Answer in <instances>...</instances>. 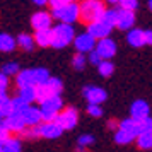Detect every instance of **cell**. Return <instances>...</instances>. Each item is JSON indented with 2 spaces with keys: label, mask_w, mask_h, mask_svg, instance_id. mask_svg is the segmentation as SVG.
Listing matches in <instances>:
<instances>
[{
  "label": "cell",
  "mask_w": 152,
  "mask_h": 152,
  "mask_svg": "<svg viewBox=\"0 0 152 152\" xmlns=\"http://www.w3.org/2000/svg\"><path fill=\"white\" fill-rule=\"evenodd\" d=\"M133 138H135V133H132V132H128V130H123V128H118L116 135H115V140H116V144H120V145L130 144V142H133Z\"/></svg>",
  "instance_id": "obj_21"
},
{
  "label": "cell",
  "mask_w": 152,
  "mask_h": 152,
  "mask_svg": "<svg viewBox=\"0 0 152 152\" xmlns=\"http://www.w3.org/2000/svg\"><path fill=\"white\" fill-rule=\"evenodd\" d=\"M137 144L140 149H144V151H149L152 147V130H144L140 132L137 137Z\"/></svg>",
  "instance_id": "obj_20"
},
{
  "label": "cell",
  "mask_w": 152,
  "mask_h": 152,
  "mask_svg": "<svg viewBox=\"0 0 152 152\" xmlns=\"http://www.w3.org/2000/svg\"><path fill=\"white\" fill-rule=\"evenodd\" d=\"M118 4L121 5V9H126V10H133L135 12V9L138 5V0H118Z\"/></svg>",
  "instance_id": "obj_32"
},
{
  "label": "cell",
  "mask_w": 152,
  "mask_h": 152,
  "mask_svg": "<svg viewBox=\"0 0 152 152\" xmlns=\"http://www.w3.org/2000/svg\"><path fill=\"white\" fill-rule=\"evenodd\" d=\"M19 72V65L15 62H10V63H5L4 65V69H2V74H5V75H15Z\"/></svg>",
  "instance_id": "obj_31"
},
{
  "label": "cell",
  "mask_w": 152,
  "mask_h": 152,
  "mask_svg": "<svg viewBox=\"0 0 152 152\" xmlns=\"http://www.w3.org/2000/svg\"><path fill=\"white\" fill-rule=\"evenodd\" d=\"M144 36H145V45H151L152 43V33L147 29V31H144Z\"/></svg>",
  "instance_id": "obj_39"
},
{
  "label": "cell",
  "mask_w": 152,
  "mask_h": 152,
  "mask_svg": "<svg viewBox=\"0 0 152 152\" xmlns=\"http://www.w3.org/2000/svg\"><path fill=\"white\" fill-rule=\"evenodd\" d=\"M38 133L45 138H58L63 133V128L56 121H45V125L38 126Z\"/></svg>",
  "instance_id": "obj_11"
},
{
  "label": "cell",
  "mask_w": 152,
  "mask_h": 152,
  "mask_svg": "<svg viewBox=\"0 0 152 152\" xmlns=\"http://www.w3.org/2000/svg\"><path fill=\"white\" fill-rule=\"evenodd\" d=\"M14 48H15V39L12 36L2 33V34H0V51L9 53V51H12Z\"/></svg>",
  "instance_id": "obj_22"
},
{
  "label": "cell",
  "mask_w": 152,
  "mask_h": 152,
  "mask_svg": "<svg viewBox=\"0 0 152 152\" xmlns=\"http://www.w3.org/2000/svg\"><path fill=\"white\" fill-rule=\"evenodd\" d=\"M2 152H21V142L17 138H10L9 137L4 144H2Z\"/></svg>",
  "instance_id": "obj_25"
},
{
  "label": "cell",
  "mask_w": 152,
  "mask_h": 152,
  "mask_svg": "<svg viewBox=\"0 0 152 152\" xmlns=\"http://www.w3.org/2000/svg\"><path fill=\"white\" fill-rule=\"evenodd\" d=\"M126 39H128V45L133 46V48H140V46L145 45V36H144V31H142V29L130 28Z\"/></svg>",
  "instance_id": "obj_17"
},
{
  "label": "cell",
  "mask_w": 152,
  "mask_h": 152,
  "mask_svg": "<svg viewBox=\"0 0 152 152\" xmlns=\"http://www.w3.org/2000/svg\"><path fill=\"white\" fill-rule=\"evenodd\" d=\"M4 125H5L10 132H22L28 126V125L24 123L21 113H10V115H7V116L4 118Z\"/></svg>",
  "instance_id": "obj_13"
},
{
  "label": "cell",
  "mask_w": 152,
  "mask_h": 152,
  "mask_svg": "<svg viewBox=\"0 0 152 152\" xmlns=\"http://www.w3.org/2000/svg\"><path fill=\"white\" fill-rule=\"evenodd\" d=\"M111 26H108L104 21H94V22H89V33L94 39H101V38H106V36L111 34Z\"/></svg>",
  "instance_id": "obj_12"
},
{
  "label": "cell",
  "mask_w": 152,
  "mask_h": 152,
  "mask_svg": "<svg viewBox=\"0 0 152 152\" xmlns=\"http://www.w3.org/2000/svg\"><path fill=\"white\" fill-rule=\"evenodd\" d=\"M74 28H72V24H65V22H60L58 26L55 28H51V45L50 46H53V48L60 50V48H65L67 45L74 41Z\"/></svg>",
  "instance_id": "obj_1"
},
{
  "label": "cell",
  "mask_w": 152,
  "mask_h": 152,
  "mask_svg": "<svg viewBox=\"0 0 152 152\" xmlns=\"http://www.w3.org/2000/svg\"><path fill=\"white\" fill-rule=\"evenodd\" d=\"M33 2H34L38 7H41V5H46V4H48V0H33Z\"/></svg>",
  "instance_id": "obj_40"
},
{
  "label": "cell",
  "mask_w": 152,
  "mask_h": 152,
  "mask_svg": "<svg viewBox=\"0 0 152 152\" xmlns=\"http://www.w3.org/2000/svg\"><path fill=\"white\" fill-rule=\"evenodd\" d=\"M22 115V120H24V123L28 125V126H33V125H38L41 121V115H39V110L38 108H33L31 104H29L26 110L21 113Z\"/></svg>",
  "instance_id": "obj_16"
},
{
  "label": "cell",
  "mask_w": 152,
  "mask_h": 152,
  "mask_svg": "<svg viewBox=\"0 0 152 152\" xmlns=\"http://www.w3.org/2000/svg\"><path fill=\"white\" fill-rule=\"evenodd\" d=\"M108 125H110V128H118V123L115 121V120H111V121H110Z\"/></svg>",
  "instance_id": "obj_41"
},
{
  "label": "cell",
  "mask_w": 152,
  "mask_h": 152,
  "mask_svg": "<svg viewBox=\"0 0 152 152\" xmlns=\"http://www.w3.org/2000/svg\"><path fill=\"white\" fill-rule=\"evenodd\" d=\"M51 17H55L60 22H65V24H72L79 19V4L70 2V4H65L62 7L53 9Z\"/></svg>",
  "instance_id": "obj_5"
},
{
  "label": "cell",
  "mask_w": 152,
  "mask_h": 152,
  "mask_svg": "<svg viewBox=\"0 0 152 152\" xmlns=\"http://www.w3.org/2000/svg\"><path fill=\"white\" fill-rule=\"evenodd\" d=\"M84 97L89 101V104H101L106 101V91L101 89V87H96V86H87V87H84Z\"/></svg>",
  "instance_id": "obj_8"
},
{
  "label": "cell",
  "mask_w": 152,
  "mask_h": 152,
  "mask_svg": "<svg viewBox=\"0 0 152 152\" xmlns=\"http://www.w3.org/2000/svg\"><path fill=\"white\" fill-rule=\"evenodd\" d=\"M94 50H96V53L101 56L103 60H110V58H113L115 53H116V43L106 36V38H101V39H99V43L94 46Z\"/></svg>",
  "instance_id": "obj_7"
},
{
  "label": "cell",
  "mask_w": 152,
  "mask_h": 152,
  "mask_svg": "<svg viewBox=\"0 0 152 152\" xmlns=\"http://www.w3.org/2000/svg\"><path fill=\"white\" fill-rule=\"evenodd\" d=\"M97 69H99V74L103 77H110V75H113V72H115V65H113L110 60H101V62L97 63Z\"/></svg>",
  "instance_id": "obj_26"
},
{
  "label": "cell",
  "mask_w": 152,
  "mask_h": 152,
  "mask_svg": "<svg viewBox=\"0 0 152 152\" xmlns=\"http://www.w3.org/2000/svg\"><path fill=\"white\" fill-rule=\"evenodd\" d=\"M0 152H2V149H0Z\"/></svg>",
  "instance_id": "obj_45"
},
{
  "label": "cell",
  "mask_w": 152,
  "mask_h": 152,
  "mask_svg": "<svg viewBox=\"0 0 152 152\" xmlns=\"http://www.w3.org/2000/svg\"><path fill=\"white\" fill-rule=\"evenodd\" d=\"M74 45H75V50L79 53H89L96 46V39L89 33H84V34L74 36Z\"/></svg>",
  "instance_id": "obj_9"
},
{
  "label": "cell",
  "mask_w": 152,
  "mask_h": 152,
  "mask_svg": "<svg viewBox=\"0 0 152 152\" xmlns=\"http://www.w3.org/2000/svg\"><path fill=\"white\" fill-rule=\"evenodd\" d=\"M33 74H34V86H38V84H43L48 80V70L46 69H33Z\"/></svg>",
  "instance_id": "obj_28"
},
{
  "label": "cell",
  "mask_w": 152,
  "mask_h": 152,
  "mask_svg": "<svg viewBox=\"0 0 152 152\" xmlns=\"http://www.w3.org/2000/svg\"><path fill=\"white\" fill-rule=\"evenodd\" d=\"M19 97H21L22 101H26V103H33L36 99V89L34 86H26V87H19Z\"/></svg>",
  "instance_id": "obj_23"
},
{
  "label": "cell",
  "mask_w": 152,
  "mask_h": 152,
  "mask_svg": "<svg viewBox=\"0 0 152 152\" xmlns=\"http://www.w3.org/2000/svg\"><path fill=\"white\" fill-rule=\"evenodd\" d=\"M101 21H104L108 26H111V28H115V24H116V10H115V9L104 10L103 15H101Z\"/></svg>",
  "instance_id": "obj_27"
},
{
  "label": "cell",
  "mask_w": 152,
  "mask_h": 152,
  "mask_svg": "<svg viewBox=\"0 0 152 152\" xmlns=\"http://www.w3.org/2000/svg\"><path fill=\"white\" fill-rule=\"evenodd\" d=\"M87 113H89L91 116L99 118L101 115H103V110H101L99 104H89V106H87Z\"/></svg>",
  "instance_id": "obj_34"
},
{
  "label": "cell",
  "mask_w": 152,
  "mask_h": 152,
  "mask_svg": "<svg viewBox=\"0 0 152 152\" xmlns=\"http://www.w3.org/2000/svg\"><path fill=\"white\" fill-rule=\"evenodd\" d=\"M34 45L38 46H50L51 45V28H46V29H38L34 34Z\"/></svg>",
  "instance_id": "obj_18"
},
{
  "label": "cell",
  "mask_w": 152,
  "mask_h": 152,
  "mask_svg": "<svg viewBox=\"0 0 152 152\" xmlns=\"http://www.w3.org/2000/svg\"><path fill=\"white\" fill-rule=\"evenodd\" d=\"M17 86L19 87H26V86H34V74H33V69L28 70H19L17 74Z\"/></svg>",
  "instance_id": "obj_19"
},
{
  "label": "cell",
  "mask_w": 152,
  "mask_h": 152,
  "mask_svg": "<svg viewBox=\"0 0 152 152\" xmlns=\"http://www.w3.org/2000/svg\"><path fill=\"white\" fill-rule=\"evenodd\" d=\"M149 111H151V108H149V104L145 103V101H142V99H137L135 103L132 104V118L133 120H144V118L149 116Z\"/></svg>",
  "instance_id": "obj_15"
},
{
  "label": "cell",
  "mask_w": 152,
  "mask_h": 152,
  "mask_svg": "<svg viewBox=\"0 0 152 152\" xmlns=\"http://www.w3.org/2000/svg\"><path fill=\"white\" fill-rule=\"evenodd\" d=\"M104 10L106 9H104V4L101 0H84L79 5V17H82L89 24V22L99 21Z\"/></svg>",
  "instance_id": "obj_2"
},
{
  "label": "cell",
  "mask_w": 152,
  "mask_h": 152,
  "mask_svg": "<svg viewBox=\"0 0 152 152\" xmlns=\"http://www.w3.org/2000/svg\"><path fill=\"white\" fill-rule=\"evenodd\" d=\"M135 22V12L133 10H126V9H118L116 10V26L118 29H130L133 28Z\"/></svg>",
  "instance_id": "obj_10"
},
{
  "label": "cell",
  "mask_w": 152,
  "mask_h": 152,
  "mask_svg": "<svg viewBox=\"0 0 152 152\" xmlns=\"http://www.w3.org/2000/svg\"><path fill=\"white\" fill-rule=\"evenodd\" d=\"M36 89V99L34 101H45L46 97H51V96H60V92L63 89V84L60 79L56 77H48V80L43 84H38L34 86Z\"/></svg>",
  "instance_id": "obj_3"
},
{
  "label": "cell",
  "mask_w": 152,
  "mask_h": 152,
  "mask_svg": "<svg viewBox=\"0 0 152 152\" xmlns=\"http://www.w3.org/2000/svg\"><path fill=\"white\" fill-rule=\"evenodd\" d=\"M72 65H74L75 70H82L86 67V56H84V53H79L77 51V55L72 58Z\"/></svg>",
  "instance_id": "obj_30"
},
{
  "label": "cell",
  "mask_w": 152,
  "mask_h": 152,
  "mask_svg": "<svg viewBox=\"0 0 152 152\" xmlns=\"http://www.w3.org/2000/svg\"><path fill=\"white\" fill-rule=\"evenodd\" d=\"M7 86H9V79H7V75L0 72V91H5V89H7Z\"/></svg>",
  "instance_id": "obj_38"
},
{
  "label": "cell",
  "mask_w": 152,
  "mask_h": 152,
  "mask_svg": "<svg viewBox=\"0 0 152 152\" xmlns=\"http://www.w3.org/2000/svg\"><path fill=\"white\" fill-rule=\"evenodd\" d=\"M10 104H12V113H22L29 106V103L22 101L21 97H15V99H10Z\"/></svg>",
  "instance_id": "obj_29"
},
{
  "label": "cell",
  "mask_w": 152,
  "mask_h": 152,
  "mask_svg": "<svg viewBox=\"0 0 152 152\" xmlns=\"http://www.w3.org/2000/svg\"><path fill=\"white\" fill-rule=\"evenodd\" d=\"M4 96H7V94H5V91H0V99H2Z\"/></svg>",
  "instance_id": "obj_42"
},
{
  "label": "cell",
  "mask_w": 152,
  "mask_h": 152,
  "mask_svg": "<svg viewBox=\"0 0 152 152\" xmlns=\"http://www.w3.org/2000/svg\"><path fill=\"white\" fill-rule=\"evenodd\" d=\"M92 144H94L92 135H82V137H79V142H77V145H80V147H87V145H92Z\"/></svg>",
  "instance_id": "obj_35"
},
{
  "label": "cell",
  "mask_w": 152,
  "mask_h": 152,
  "mask_svg": "<svg viewBox=\"0 0 152 152\" xmlns=\"http://www.w3.org/2000/svg\"><path fill=\"white\" fill-rule=\"evenodd\" d=\"M0 120H4V113H2V108H0Z\"/></svg>",
  "instance_id": "obj_43"
},
{
  "label": "cell",
  "mask_w": 152,
  "mask_h": 152,
  "mask_svg": "<svg viewBox=\"0 0 152 152\" xmlns=\"http://www.w3.org/2000/svg\"><path fill=\"white\" fill-rule=\"evenodd\" d=\"M51 19H53V17H51V14L39 10V12H36V14L31 17V26L34 28V31H38V29L51 28Z\"/></svg>",
  "instance_id": "obj_14"
},
{
  "label": "cell",
  "mask_w": 152,
  "mask_h": 152,
  "mask_svg": "<svg viewBox=\"0 0 152 152\" xmlns=\"http://www.w3.org/2000/svg\"><path fill=\"white\" fill-rule=\"evenodd\" d=\"M77 120H79V113L75 108H65L62 113H56L53 121H56L63 130H72L77 125Z\"/></svg>",
  "instance_id": "obj_6"
},
{
  "label": "cell",
  "mask_w": 152,
  "mask_h": 152,
  "mask_svg": "<svg viewBox=\"0 0 152 152\" xmlns=\"http://www.w3.org/2000/svg\"><path fill=\"white\" fill-rule=\"evenodd\" d=\"M70 2H74V0H48L50 7L51 9H56V7H62L65 4H70Z\"/></svg>",
  "instance_id": "obj_36"
},
{
  "label": "cell",
  "mask_w": 152,
  "mask_h": 152,
  "mask_svg": "<svg viewBox=\"0 0 152 152\" xmlns=\"http://www.w3.org/2000/svg\"><path fill=\"white\" fill-rule=\"evenodd\" d=\"M9 137H10V130L4 125V120H0V147H2V144H4Z\"/></svg>",
  "instance_id": "obj_33"
},
{
  "label": "cell",
  "mask_w": 152,
  "mask_h": 152,
  "mask_svg": "<svg viewBox=\"0 0 152 152\" xmlns=\"http://www.w3.org/2000/svg\"><path fill=\"white\" fill-rule=\"evenodd\" d=\"M63 108V101L60 96H51L46 97L45 101H41V110H39V115H41L43 121H53L56 116V113Z\"/></svg>",
  "instance_id": "obj_4"
},
{
  "label": "cell",
  "mask_w": 152,
  "mask_h": 152,
  "mask_svg": "<svg viewBox=\"0 0 152 152\" xmlns=\"http://www.w3.org/2000/svg\"><path fill=\"white\" fill-rule=\"evenodd\" d=\"M110 4H118V0H108Z\"/></svg>",
  "instance_id": "obj_44"
},
{
  "label": "cell",
  "mask_w": 152,
  "mask_h": 152,
  "mask_svg": "<svg viewBox=\"0 0 152 152\" xmlns=\"http://www.w3.org/2000/svg\"><path fill=\"white\" fill-rule=\"evenodd\" d=\"M101 60H103V58L96 53V50H91V51H89V62L92 63V65H97Z\"/></svg>",
  "instance_id": "obj_37"
},
{
  "label": "cell",
  "mask_w": 152,
  "mask_h": 152,
  "mask_svg": "<svg viewBox=\"0 0 152 152\" xmlns=\"http://www.w3.org/2000/svg\"><path fill=\"white\" fill-rule=\"evenodd\" d=\"M15 45H19V46H21L22 50H26V51H31V50L34 48V39H33V36H29V34H19Z\"/></svg>",
  "instance_id": "obj_24"
}]
</instances>
